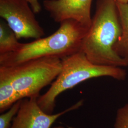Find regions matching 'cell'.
<instances>
[{"label": "cell", "mask_w": 128, "mask_h": 128, "mask_svg": "<svg viewBox=\"0 0 128 128\" xmlns=\"http://www.w3.org/2000/svg\"><path fill=\"white\" fill-rule=\"evenodd\" d=\"M92 0H45L43 6L55 22L73 20L90 27Z\"/></svg>", "instance_id": "obj_7"}, {"label": "cell", "mask_w": 128, "mask_h": 128, "mask_svg": "<svg viewBox=\"0 0 128 128\" xmlns=\"http://www.w3.org/2000/svg\"><path fill=\"white\" fill-rule=\"evenodd\" d=\"M116 2H118L120 4H128V0H113Z\"/></svg>", "instance_id": "obj_14"}, {"label": "cell", "mask_w": 128, "mask_h": 128, "mask_svg": "<svg viewBox=\"0 0 128 128\" xmlns=\"http://www.w3.org/2000/svg\"><path fill=\"white\" fill-rule=\"evenodd\" d=\"M122 27L121 36L114 46V50L128 63V4L116 2Z\"/></svg>", "instance_id": "obj_8"}, {"label": "cell", "mask_w": 128, "mask_h": 128, "mask_svg": "<svg viewBox=\"0 0 128 128\" xmlns=\"http://www.w3.org/2000/svg\"><path fill=\"white\" fill-rule=\"evenodd\" d=\"M122 27L116 2L98 0L96 13L82 41L81 51L93 64L114 67L128 66L114 46L121 36Z\"/></svg>", "instance_id": "obj_1"}, {"label": "cell", "mask_w": 128, "mask_h": 128, "mask_svg": "<svg viewBox=\"0 0 128 128\" xmlns=\"http://www.w3.org/2000/svg\"><path fill=\"white\" fill-rule=\"evenodd\" d=\"M114 128H128V103L117 111Z\"/></svg>", "instance_id": "obj_12"}, {"label": "cell", "mask_w": 128, "mask_h": 128, "mask_svg": "<svg viewBox=\"0 0 128 128\" xmlns=\"http://www.w3.org/2000/svg\"><path fill=\"white\" fill-rule=\"evenodd\" d=\"M62 68L61 60L45 57L12 66H0V71L9 78L20 100L38 97L41 90L53 82Z\"/></svg>", "instance_id": "obj_4"}, {"label": "cell", "mask_w": 128, "mask_h": 128, "mask_svg": "<svg viewBox=\"0 0 128 128\" xmlns=\"http://www.w3.org/2000/svg\"><path fill=\"white\" fill-rule=\"evenodd\" d=\"M65 128L63 126H56V127H55L54 128Z\"/></svg>", "instance_id": "obj_15"}, {"label": "cell", "mask_w": 128, "mask_h": 128, "mask_svg": "<svg viewBox=\"0 0 128 128\" xmlns=\"http://www.w3.org/2000/svg\"><path fill=\"white\" fill-rule=\"evenodd\" d=\"M60 23L58 30L50 36L21 43L17 50L0 55V66H12L45 57L54 56L62 60L81 51L82 41L90 27L73 20Z\"/></svg>", "instance_id": "obj_2"}, {"label": "cell", "mask_w": 128, "mask_h": 128, "mask_svg": "<svg viewBox=\"0 0 128 128\" xmlns=\"http://www.w3.org/2000/svg\"><path fill=\"white\" fill-rule=\"evenodd\" d=\"M37 97L22 99L18 113L10 128H50L52 124L61 116L78 109L82 105L80 101L60 112L50 114L41 109L38 104Z\"/></svg>", "instance_id": "obj_6"}, {"label": "cell", "mask_w": 128, "mask_h": 128, "mask_svg": "<svg viewBox=\"0 0 128 128\" xmlns=\"http://www.w3.org/2000/svg\"><path fill=\"white\" fill-rule=\"evenodd\" d=\"M62 68L49 89L38 98V104L45 112L51 114L55 109L57 97L80 83L93 78L108 76L124 80L126 71L119 67L93 64L84 53L78 52L61 60Z\"/></svg>", "instance_id": "obj_3"}, {"label": "cell", "mask_w": 128, "mask_h": 128, "mask_svg": "<svg viewBox=\"0 0 128 128\" xmlns=\"http://www.w3.org/2000/svg\"><path fill=\"white\" fill-rule=\"evenodd\" d=\"M30 5L33 11L35 14L39 13L41 10V6L38 0H24Z\"/></svg>", "instance_id": "obj_13"}, {"label": "cell", "mask_w": 128, "mask_h": 128, "mask_svg": "<svg viewBox=\"0 0 128 128\" xmlns=\"http://www.w3.org/2000/svg\"><path fill=\"white\" fill-rule=\"evenodd\" d=\"M22 100H20L12 105L6 112L0 115V128H10L14 118L17 114L21 104Z\"/></svg>", "instance_id": "obj_11"}, {"label": "cell", "mask_w": 128, "mask_h": 128, "mask_svg": "<svg viewBox=\"0 0 128 128\" xmlns=\"http://www.w3.org/2000/svg\"><path fill=\"white\" fill-rule=\"evenodd\" d=\"M14 31L7 22H0V55L9 53L17 50L21 45Z\"/></svg>", "instance_id": "obj_10"}, {"label": "cell", "mask_w": 128, "mask_h": 128, "mask_svg": "<svg viewBox=\"0 0 128 128\" xmlns=\"http://www.w3.org/2000/svg\"><path fill=\"white\" fill-rule=\"evenodd\" d=\"M20 100L9 78L0 71V112L8 110Z\"/></svg>", "instance_id": "obj_9"}, {"label": "cell", "mask_w": 128, "mask_h": 128, "mask_svg": "<svg viewBox=\"0 0 128 128\" xmlns=\"http://www.w3.org/2000/svg\"><path fill=\"white\" fill-rule=\"evenodd\" d=\"M35 13L24 0H0V16L4 19L18 40L41 38L43 28L35 18Z\"/></svg>", "instance_id": "obj_5"}]
</instances>
